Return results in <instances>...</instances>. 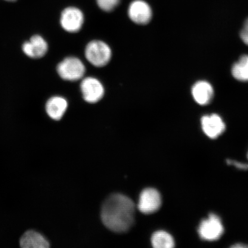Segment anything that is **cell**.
<instances>
[{
	"instance_id": "5bb4252c",
	"label": "cell",
	"mask_w": 248,
	"mask_h": 248,
	"mask_svg": "<svg viewBox=\"0 0 248 248\" xmlns=\"http://www.w3.org/2000/svg\"><path fill=\"white\" fill-rule=\"evenodd\" d=\"M232 74L235 79L241 82L248 81V55L242 56L236 63L233 64Z\"/></svg>"
},
{
	"instance_id": "9c48e42d",
	"label": "cell",
	"mask_w": 248,
	"mask_h": 248,
	"mask_svg": "<svg viewBox=\"0 0 248 248\" xmlns=\"http://www.w3.org/2000/svg\"><path fill=\"white\" fill-rule=\"evenodd\" d=\"M201 125L204 134L212 139L218 138L226 129L224 121L216 114L202 117Z\"/></svg>"
},
{
	"instance_id": "4fadbf2b",
	"label": "cell",
	"mask_w": 248,
	"mask_h": 248,
	"mask_svg": "<svg viewBox=\"0 0 248 248\" xmlns=\"http://www.w3.org/2000/svg\"><path fill=\"white\" fill-rule=\"evenodd\" d=\"M20 246L23 248H48L49 243L39 232L29 231L25 232L20 241Z\"/></svg>"
},
{
	"instance_id": "7c38bea8",
	"label": "cell",
	"mask_w": 248,
	"mask_h": 248,
	"mask_svg": "<svg viewBox=\"0 0 248 248\" xmlns=\"http://www.w3.org/2000/svg\"><path fill=\"white\" fill-rule=\"evenodd\" d=\"M68 107L66 99L54 96L46 102V109L48 115L54 120H60L64 116Z\"/></svg>"
},
{
	"instance_id": "8992f818",
	"label": "cell",
	"mask_w": 248,
	"mask_h": 248,
	"mask_svg": "<svg viewBox=\"0 0 248 248\" xmlns=\"http://www.w3.org/2000/svg\"><path fill=\"white\" fill-rule=\"evenodd\" d=\"M162 205V197L156 189L147 188L140 195L138 209L140 212L145 215H150L157 212Z\"/></svg>"
},
{
	"instance_id": "e0dca14e",
	"label": "cell",
	"mask_w": 248,
	"mask_h": 248,
	"mask_svg": "<svg viewBox=\"0 0 248 248\" xmlns=\"http://www.w3.org/2000/svg\"><path fill=\"white\" fill-rule=\"evenodd\" d=\"M240 37L245 44L248 46V18L245 21L243 29L241 31Z\"/></svg>"
},
{
	"instance_id": "8fae6325",
	"label": "cell",
	"mask_w": 248,
	"mask_h": 248,
	"mask_svg": "<svg viewBox=\"0 0 248 248\" xmlns=\"http://www.w3.org/2000/svg\"><path fill=\"white\" fill-rule=\"evenodd\" d=\"M191 93L195 102L202 106L210 103L214 96L212 86L204 80L195 83L192 88Z\"/></svg>"
},
{
	"instance_id": "2e32d148",
	"label": "cell",
	"mask_w": 248,
	"mask_h": 248,
	"mask_svg": "<svg viewBox=\"0 0 248 248\" xmlns=\"http://www.w3.org/2000/svg\"><path fill=\"white\" fill-rule=\"evenodd\" d=\"M121 0H96L97 4L102 11L109 12L115 9L120 4Z\"/></svg>"
},
{
	"instance_id": "9a60e30c",
	"label": "cell",
	"mask_w": 248,
	"mask_h": 248,
	"mask_svg": "<svg viewBox=\"0 0 248 248\" xmlns=\"http://www.w3.org/2000/svg\"><path fill=\"white\" fill-rule=\"evenodd\" d=\"M151 243L155 248H172L175 246L172 235L163 231H157L153 234Z\"/></svg>"
},
{
	"instance_id": "d6986e66",
	"label": "cell",
	"mask_w": 248,
	"mask_h": 248,
	"mask_svg": "<svg viewBox=\"0 0 248 248\" xmlns=\"http://www.w3.org/2000/svg\"><path fill=\"white\" fill-rule=\"evenodd\" d=\"M232 248H248V245H246V244H235V245H234V246H232Z\"/></svg>"
},
{
	"instance_id": "ac0fdd59",
	"label": "cell",
	"mask_w": 248,
	"mask_h": 248,
	"mask_svg": "<svg viewBox=\"0 0 248 248\" xmlns=\"http://www.w3.org/2000/svg\"><path fill=\"white\" fill-rule=\"evenodd\" d=\"M227 163L229 165L233 166L235 167H236L238 169L244 170H247L248 169V164L238 162L237 161L232 160H228Z\"/></svg>"
},
{
	"instance_id": "7a4b0ae2",
	"label": "cell",
	"mask_w": 248,
	"mask_h": 248,
	"mask_svg": "<svg viewBox=\"0 0 248 248\" xmlns=\"http://www.w3.org/2000/svg\"><path fill=\"white\" fill-rule=\"evenodd\" d=\"M85 57L93 66L101 67L109 62L111 57L110 46L100 40H93L87 45Z\"/></svg>"
},
{
	"instance_id": "277c9868",
	"label": "cell",
	"mask_w": 248,
	"mask_h": 248,
	"mask_svg": "<svg viewBox=\"0 0 248 248\" xmlns=\"http://www.w3.org/2000/svg\"><path fill=\"white\" fill-rule=\"evenodd\" d=\"M85 70L84 64L76 57L65 58L57 66L59 75L62 79L68 81H77L82 78Z\"/></svg>"
},
{
	"instance_id": "44dd1931",
	"label": "cell",
	"mask_w": 248,
	"mask_h": 248,
	"mask_svg": "<svg viewBox=\"0 0 248 248\" xmlns=\"http://www.w3.org/2000/svg\"></svg>"
},
{
	"instance_id": "52a82bcc",
	"label": "cell",
	"mask_w": 248,
	"mask_h": 248,
	"mask_svg": "<svg viewBox=\"0 0 248 248\" xmlns=\"http://www.w3.org/2000/svg\"><path fill=\"white\" fill-rule=\"evenodd\" d=\"M80 90L84 100L89 103L94 104L104 97L105 90L100 80L93 77L85 78L80 84Z\"/></svg>"
},
{
	"instance_id": "30bf717a",
	"label": "cell",
	"mask_w": 248,
	"mask_h": 248,
	"mask_svg": "<svg viewBox=\"0 0 248 248\" xmlns=\"http://www.w3.org/2000/svg\"><path fill=\"white\" fill-rule=\"evenodd\" d=\"M47 50V43L39 35L33 36L30 41L25 42L23 45L24 54L31 58H41L44 57Z\"/></svg>"
},
{
	"instance_id": "6da1fadb",
	"label": "cell",
	"mask_w": 248,
	"mask_h": 248,
	"mask_svg": "<svg viewBox=\"0 0 248 248\" xmlns=\"http://www.w3.org/2000/svg\"><path fill=\"white\" fill-rule=\"evenodd\" d=\"M135 209L134 202L129 197L121 194L111 195L102 204V221L111 231L125 232L134 222Z\"/></svg>"
},
{
	"instance_id": "ffe728a7",
	"label": "cell",
	"mask_w": 248,
	"mask_h": 248,
	"mask_svg": "<svg viewBox=\"0 0 248 248\" xmlns=\"http://www.w3.org/2000/svg\"><path fill=\"white\" fill-rule=\"evenodd\" d=\"M5 1H7L8 2H14L16 1V0H5Z\"/></svg>"
},
{
	"instance_id": "ba28073f",
	"label": "cell",
	"mask_w": 248,
	"mask_h": 248,
	"mask_svg": "<svg viewBox=\"0 0 248 248\" xmlns=\"http://www.w3.org/2000/svg\"><path fill=\"white\" fill-rule=\"evenodd\" d=\"M128 14L133 22L140 25L150 23L153 17V10L144 0L133 1L129 6Z\"/></svg>"
},
{
	"instance_id": "3957f363",
	"label": "cell",
	"mask_w": 248,
	"mask_h": 248,
	"mask_svg": "<svg viewBox=\"0 0 248 248\" xmlns=\"http://www.w3.org/2000/svg\"><path fill=\"white\" fill-rule=\"evenodd\" d=\"M198 232L202 240L215 241L221 237L224 228L221 218L215 214L211 213L208 218L201 221Z\"/></svg>"
},
{
	"instance_id": "5b68a950",
	"label": "cell",
	"mask_w": 248,
	"mask_h": 248,
	"mask_svg": "<svg viewBox=\"0 0 248 248\" xmlns=\"http://www.w3.org/2000/svg\"><path fill=\"white\" fill-rule=\"evenodd\" d=\"M61 24L68 32L75 33L82 29L84 15L81 10L74 7L65 8L61 16Z\"/></svg>"
}]
</instances>
